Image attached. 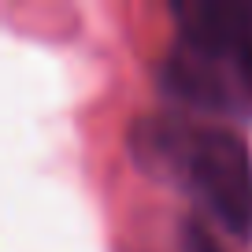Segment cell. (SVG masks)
<instances>
[{
	"instance_id": "cell-1",
	"label": "cell",
	"mask_w": 252,
	"mask_h": 252,
	"mask_svg": "<svg viewBox=\"0 0 252 252\" xmlns=\"http://www.w3.org/2000/svg\"><path fill=\"white\" fill-rule=\"evenodd\" d=\"M130 156L149 178L193 193L230 234L252 237V156L230 126L186 115H141L130 126Z\"/></svg>"
},
{
	"instance_id": "cell-2",
	"label": "cell",
	"mask_w": 252,
	"mask_h": 252,
	"mask_svg": "<svg viewBox=\"0 0 252 252\" xmlns=\"http://www.w3.org/2000/svg\"><path fill=\"white\" fill-rule=\"evenodd\" d=\"M178 37L159 82L200 111L252 104V0H178Z\"/></svg>"
},
{
	"instance_id": "cell-3",
	"label": "cell",
	"mask_w": 252,
	"mask_h": 252,
	"mask_svg": "<svg viewBox=\"0 0 252 252\" xmlns=\"http://www.w3.org/2000/svg\"><path fill=\"white\" fill-rule=\"evenodd\" d=\"M186 237H189V252H219L212 241H208V234H200V230L193 226V222L186 226Z\"/></svg>"
}]
</instances>
